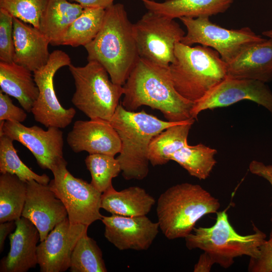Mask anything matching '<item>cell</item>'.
I'll return each instance as SVG.
<instances>
[{
    "label": "cell",
    "instance_id": "obj_1",
    "mask_svg": "<svg viewBox=\"0 0 272 272\" xmlns=\"http://www.w3.org/2000/svg\"><path fill=\"white\" fill-rule=\"evenodd\" d=\"M122 86L124 97L121 104L128 111H134L146 105L160 111L170 122L194 119L191 114L194 103L176 90L169 67L139 57Z\"/></svg>",
    "mask_w": 272,
    "mask_h": 272
},
{
    "label": "cell",
    "instance_id": "obj_2",
    "mask_svg": "<svg viewBox=\"0 0 272 272\" xmlns=\"http://www.w3.org/2000/svg\"><path fill=\"white\" fill-rule=\"evenodd\" d=\"M88 61H94L107 71L112 82L123 86L140 56L133 35V24L124 6L113 4L105 9L101 28L84 46Z\"/></svg>",
    "mask_w": 272,
    "mask_h": 272
},
{
    "label": "cell",
    "instance_id": "obj_3",
    "mask_svg": "<svg viewBox=\"0 0 272 272\" xmlns=\"http://www.w3.org/2000/svg\"><path fill=\"white\" fill-rule=\"evenodd\" d=\"M117 132L121 147L118 160L123 177L142 180L149 172L148 149L152 139L167 128L181 122L162 120L147 113L128 111L120 103L109 121Z\"/></svg>",
    "mask_w": 272,
    "mask_h": 272
},
{
    "label": "cell",
    "instance_id": "obj_4",
    "mask_svg": "<svg viewBox=\"0 0 272 272\" xmlns=\"http://www.w3.org/2000/svg\"><path fill=\"white\" fill-rule=\"evenodd\" d=\"M220 208L219 199L200 185L185 182L173 185L157 200L159 228L168 239L185 238L200 219L216 214Z\"/></svg>",
    "mask_w": 272,
    "mask_h": 272
},
{
    "label": "cell",
    "instance_id": "obj_5",
    "mask_svg": "<svg viewBox=\"0 0 272 272\" xmlns=\"http://www.w3.org/2000/svg\"><path fill=\"white\" fill-rule=\"evenodd\" d=\"M169 66L174 86L183 97L195 103L226 78V63L214 49L180 42Z\"/></svg>",
    "mask_w": 272,
    "mask_h": 272
},
{
    "label": "cell",
    "instance_id": "obj_6",
    "mask_svg": "<svg viewBox=\"0 0 272 272\" xmlns=\"http://www.w3.org/2000/svg\"><path fill=\"white\" fill-rule=\"evenodd\" d=\"M216 215V222L211 227H194L193 233L185 238L186 247L202 250L214 264L224 268L230 267L238 257H257L266 234L253 225V233L240 235L230 224L226 210L218 211Z\"/></svg>",
    "mask_w": 272,
    "mask_h": 272
},
{
    "label": "cell",
    "instance_id": "obj_7",
    "mask_svg": "<svg viewBox=\"0 0 272 272\" xmlns=\"http://www.w3.org/2000/svg\"><path fill=\"white\" fill-rule=\"evenodd\" d=\"M76 87L73 104L90 119L110 121L120 104L123 86L113 83L105 69L94 61L69 66Z\"/></svg>",
    "mask_w": 272,
    "mask_h": 272
},
{
    "label": "cell",
    "instance_id": "obj_8",
    "mask_svg": "<svg viewBox=\"0 0 272 272\" xmlns=\"http://www.w3.org/2000/svg\"><path fill=\"white\" fill-rule=\"evenodd\" d=\"M133 32L140 57L166 67L185 34L174 19L149 11L133 24Z\"/></svg>",
    "mask_w": 272,
    "mask_h": 272
},
{
    "label": "cell",
    "instance_id": "obj_9",
    "mask_svg": "<svg viewBox=\"0 0 272 272\" xmlns=\"http://www.w3.org/2000/svg\"><path fill=\"white\" fill-rule=\"evenodd\" d=\"M66 166L63 158L52 168L54 178L48 185L64 205L70 222L89 227L103 217L100 212L102 193L91 183L74 177Z\"/></svg>",
    "mask_w": 272,
    "mask_h": 272
},
{
    "label": "cell",
    "instance_id": "obj_10",
    "mask_svg": "<svg viewBox=\"0 0 272 272\" xmlns=\"http://www.w3.org/2000/svg\"><path fill=\"white\" fill-rule=\"evenodd\" d=\"M179 19L187 29L180 42L188 46L198 43L212 48L226 63L244 47L265 39L249 27L228 29L212 23L209 17H181Z\"/></svg>",
    "mask_w": 272,
    "mask_h": 272
},
{
    "label": "cell",
    "instance_id": "obj_11",
    "mask_svg": "<svg viewBox=\"0 0 272 272\" xmlns=\"http://www.w3.org/2000/svg\"><path fill=\"white\" fill-rule=\"evenodd\" d=\"M71 64L70 57L61 50L50 53L46 65L33 72L39 95L32 108L34 118L46 127L64 128L72 121L76 111L73 107L64 108L59 103L54 88L53 79L61 67Z\"/></svg>",
    "mask_w": 272,
    "mask_h": 272
},
{
    "label": "cell",
    "instance_id": "obj_12",
    "mask_svg": "<svg viewBox=\"0 0 272 272\" xmlns=\"http://www.w3.org/2000/svg\"><path fill=\"white\" fill-rule=\"evenodd\" d=\"M5 134L28 148L43 169L51 170L64 158L63 132L59 128L49 127L47 130L21 122L0 121V135Z\"/></svg>",
    "mask_w": 272,
    "mask_h": 272
},
{
    "label": "cell",
    "instance_id": "obj_13",
    "mask_svg": "<svg viewBox=\"0 0 272 272\" xmlns=\"http://www.w3.org/2000/svg\"><path fill=\"white\" fill-rule=\"evenodd\" d=\"M246 100L263 106L272 115V93L265 83L255 80L226 77L194 103L192 116L195 119L203 110L227 107Z\"/></svg>",
    "mask_w": 272,
    "mask_h": 272
},
{
    "label": "cell",
    "instance_id": "obj_14",
    "mask_svg": "<svg viewBox=\"0 0 272 272\" xmlns=\"http://www.w3.org/2000/svg\"><path fill=\"white\" fill-rule=\"evenodd\" d=\"M88 226L71 223L68 217L57 224L37 246L41 272H63L70 266L73 251Z\"/></svg>",
    "mask_w": 272,
    "mask_h": 272
},
{
    "label": "cell",
    "instance_id": "obj_15",
    "mask_svg": "<svg viewBox=\"0 0 272 272\" xmlns=\"http://www.w3.org/2000/svg\"><path fill=\"white\" fill-rule=\"evenodd\" d=\"M104 236L119 250H148L159 232L158 222L146 216L128 217L117 215L104 216Z\"/></svg>",
    "mask_w": 272,
    "mask_h": 272
},
{
    "label": "cell",
    "instance_id": "obj_16",
    "mask_svg": "<svg viewBox=\"0 0 272 272\" xmlns=\"http://www.w3.org/2000/svg\"><path fill=\"white\" fill-rule=\"evenodd\" d=\"M67 216L64 205L48 184L34 180L27 181V195L22 217L28 219L37 228L40 242Z\"/></svg>",
    "mask_w": 272,
    "mask_h": 272
},
{
    "label": "cell",
    "instance_id": "obj_17",
    "mask_svg": "<svg viewBox=\"0 0 272 272\" xmlns=\"http://www.w3.org/2000/svg\"><path fill=\"white\" fill-rule=\"evenodd\" d=\"M66 141L75 153L86 151L115 156L121 147L116 131L109 121L101 119L76 121Z\"/></svg>",
    "mask_w": 272,
    "mask_h": 272
},
{
    "label": "cell",
    "instance_id": "obj_18",
    "mask_svg": "<svg viewBox=\"0 0 272 272\" xmlns=\"http://www.w3.org/2000/svg\"><path fill=\"white\" fill-rule=\"evenodd\" d=\"M15 223V230L9 235L10 251L1 261V272H27L38 264L37 244L40 234L37 228L23 217Z\"/></svg>",
    "mask_w": 272,
    "mask_h": 272
},
{
    "label": "cell",
    "instance_id": "obj_19",
    "mask_svg": "<svg viewBox=\"0 0 272 272\" xmlns=\"http://www.w3.org/2000/svg\"><path fill=\"white\" fill-rule=\"evenodd\" d=\"M226 77L255 80L265 83L272 80V39H265L244 47L226 63Z\"/></svg>",
    "mask_w": 272,
    "mask_h": 272
},
{
    "label": "cell",
    "instance_id": "obj_20",
    "mask_svg": "<svg viewBox=\"0 0 272 272\" xmlns=\"http://www.w3.org/2000/svg\"><path fill=\"white\" fill-rule=\"evenodd\" d=\"M13 38L14 62L33 73L46 64L50 41L38 29L14 17Z\"/></svg>",
    "mask_w": 272,
    "mask_h": 272
},
{
    "label": "cell",
    "instance_id": "obj_21",
    "mask_svg": "<svg viewBox=\"0 0 272 272\" xmlns=\"http://www.w3.org/2000/svg\"><path fill=\"white\" fill-rule=\"evenodd\" d=\"M149 11L171 19L210 17L225 12L235 0H141Z\"/></svg>",
    "mask_w": 272,
    "mask_h": 272
},
{
    "label": "cell",
    "instance_id": "obj_22",
    "mask_svg": "<svg viewBox=\"0 0 272 272\" xmlns=\"http://www.w3.org/2000/svg\"><path fill=\"white\" fill-rule=\"evenodd\" d=\"M1 91L15 98L28 112L39 95V90L32 72L14 61L0 62Z\"/></svg>",
    "mask_w": 272,
    "mask_h": 272
},
{
    "label": "cell",
    "instance_id": "obj_23",
    "mask_svg": "<svg viewBox=\"0 0 272 272\" xmlns=\"http://www.w3.org/2000/svg\"><path fill=\"white\" fill-rule=\"evenodd\" d=\"M155 203L154 197L139 186L119 191L112 187L102 194L101 208L112 215L135 217L146 216Z\"/></svg>",
    "mask_w": 272,
    "mask_h": 272
},
{
    "label": "cell",
    "instance_id": "obj_24",
    "mask_svg": "<svg viewBox=\"0 0 272 272\" xmlns=\"http://www.w3.org/2000/svg\"><path fill=\"white\" fill-rule=\"evenodd\" d=\"M83 10L80 5L68 0H48L39 30L49 39L50 44L60 45L69 27Z\"/></svg>",
    "mask_w": 272,
    "mask_h": 272
},
{
    "label": "cell",
    "instance_id": "obj_25",
    "mask_svg": "<svg viewBox=\"0 0 272 272\" xmlns=\"http://www.w3.org/2000/svg\"><path fill=\"white\" fill-rule=\"evenodd\" d=\"M195 119L179 122L155 135L148 149V158L153 166L167 163L170 156L188 144L189 130Z\"/></svg>",
    "mask_w": 272,
    "mask_h": 272
},
{
    "label": "cell",
    "instance_id": "obj_26",
    "mask_svg": "<svg viewBox=\"0 0 272 272\" xmlns=\"http://www.w3.org/2000/svg\"><path fill=\"white\" fill-rule=\"evenodd\" d=\"M27 195V182L9 173L0 176V223L22 217Z\"/></svg>",
    "mask_w": 272,
    "mask_h": 272
},
{
    "label": "cell",
    "instance_id": "obj_27",
    "mask_svg": "<svg viewBox=\"0 0 272 272\" xmlns=\"http://www.w3.org/2000/svg\"><path fill=\"white\" fill-rule=\"evenodd\" d=\"M217 151L202 144H188L182 147L170 158L185 169L192 176L200 180L208 178L217 163L215 158Z\"/></svg>",
    "mask_w": 272,
    "mask_h": 272
},
{
    "label": "cell",
    "instance_id": "obj_28",
    "mask_svg": "<svg viewBox=\"0 0 272 272\" xmlns=\"http://www.w3.org/2000/svg\"><path fill=\"white\" fill-rule=\"evenodd\" d=\"M105 9L86 8L66 31L61 45L72 47L85 46L92 41L100 30Z\"/></svg>",
    "mask_w": 272,
    "mask_h": 272
},
{
    "label": "cell",
    "instance_id": "obj_29",
    "mask_svg": "<svg viewBox=\"0 0 272 272\" xmlns=\"http://www.w3.org/2000/svg\"><path fill=\"white\" fill-rule=\"evenodd\" d=\"M71 272H106L101 249L85 232L78 241L72 254Z\"/></svg>",
    "mask_w": 272,
    "mask_h": 272
},
{
    "label": "cell",
    "instance_id": "obj_30",
    "mask_svg": "<svg viewBox=\"0 0 272 272\" xmlns=\"http://www.w3.org/2000/svg\"><path fill=\"white\" fill-rule=\"evenodd\" d=\"M13 141L5 134L0 135L1 173L15 175L26 182L34 180L41 184H48L50 179L47 175L36 174L20 159L14 147Z\"/></svg>",
    "mask_w": 272,
    "mask_h": 272
},
{
    "label": "cell",
    "instance_id": "obj_31",
    "mask_svg": "<svg viewBox=\"0 0 272 272\" xmlns=\"http://www.w3.org/2000/svg\"><path fill=\"white\" fill-rule=\"evenodd\" d=\"M85 164L91 175V184L102 193L113 187L112 179L121 172L118 160L112 156L89 154Z\"/></svg>",
    "mask_w": 272,
    "mask_h": 272
},
{
    "label": "cell",
    "instance_id": "obj_32",
    "mask_svg": "<svg viewBox=\"0 0 272 272\" xmlns=\"http://www.w3.org/2000/svg\"><path fill=\"white\" fill-rule=\"evenodd\" d=\"M48 0H0V8L39 29Z\"/></svg>",
    "mask_w": 272,
    "mask_h": 272
},
{
    "label": "cell",
    "instance_id": "obj_33",
    "mask_svg": "<svg viewBox=\"0 0 272 272\" xmlns=\"http://www.w3.org/2000/svg\"><path fill=\"white\" fill-rule=\"evenodd\" d=\"M13 17L0 8V60L13 61L15 46L13 38Z\"/></svg>",
    "mask_w": 272,
    "mask_h": 272
},
{
    "label": "cell",
    "instance_id": "obj_34",
    "mask_svg": "<svg viewBox=\"0 0 272 272\" xmlns=\"http://www.w3.org/2000/svg\"><path fill=\"white\" fill-rule=\"evenodd\" d=\"M248 271L272 272V229L269 238L260 246L258 256L250 258Z\"/></svg>",
    "mask_w": 272,
    "mask_h": 272
},
{
    "label": "cell",
    "instance_id": "obj_35",
    "mask_svg": "<svg viewBox=\"0 0 272 272\" xmlns=\"http://www.w3.org/2000/svg\"><path fill=\"white\" fill-rule=\"evenodd\" d=\"M27 116L25 110L15 105L9 95L0 91V121L22 122Z\"/></svg>",
    "mask_w": 272,
    "mask_h": 272
},
{
    "label": "cell",
    "instance_id": "obj_36",
    "mask_svg": "<svg viewBox=\"0 0 272 272\" xmlns=\"http://www.w3.org/2000/svg\"><path fill=\"white\" fill-rule=\"evenodd\" d=\"M249 170L252 174L267 180L272 187V165H265L261 162L253 160L249 164ZM270 221L272 224V210Z\"/></svg>",
    "mask_w": 272,
    "mask_h": 272
},
{
    "label": "cell",
    "instance_id": "obj_37",
    "mask_svg": "<svg viewBox=\"0 0 272 272\" xmlns=\"http://www.w3.org/2000/svg\"><path fill=\"white\" fill-rule=\"evenodd\" d=\"M76 2L84 8H101L106 9L113 4L114 0H68Z\"/></svg>",
    "mask_w": 272,
    "mask_h": 272
},
{
    "label": "cell",
    "instance_id": "obj_38",
    "mask_svg": "<svg viewBox=\"0 0 272 272\" xmlns=\"http://www.w3.org/2000/svg\"><path fill=\"white\" fill-rule=\"evenodd\" d=\"M214 263L205 252L200 254L197 262L194 266V272H209Z\"/></svg>",
    "mask_w": 272,
    "mask_h": 272
},
{
    "label": "cell",
    "instance_id": "obj_39",
    "mask_svg": "<svg viewBox=\"0 0 272 272\" xmlns=\"http://www.w3.org/2000/svg\"><path fill=\"white\" fill-rule=\"evenodd\" d=\"M16 226L15 221H7L0 224V251H3L7 236Z\"/></svg>",
    "mask_w": 272,
    "mask_h": 272
},
{
    "label": "cell",
    "instance_id": "obj_40",
    "mask_svg": "<svg viewBox=\"0 0 272 272\" xmlns=\"http://www.w3.org/2000/svg\"><path fill=\"white\" fill-rule=\"evenodd\" d=\"M262 34L268 38L272 39V29L263 32Z\"/></svg>",
    "mask_w": 272,
    "mask_h": 272
}]
</instances>
